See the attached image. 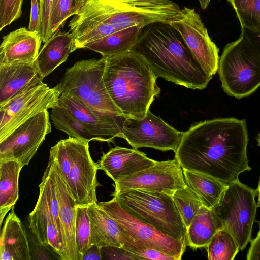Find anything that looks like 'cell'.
<instances>
[{
  "instance_id": "cell-2",
  "label": "cell",
  "mask_w": 260,
  "mask_h": 260,
  "mask_svg": "<svg viewBox=\"0 0 260 260\" xmlns=\"http://www.w3.org/2000/svg\"><path fill=\"white\" fill-rule=\"evenodd\" d=\"M148 26L132 50L157 78L187 88H205L212 77L204 70L179 34L168 23Z\"/></svg>"
},
{
  "instance_id": "cell-30",
  "label": "cell",
  "mask_w": 260,
  "mask_h": 260,
  "mask_svg": "<svg viewBox=\"0 0 260 260\" xmlns=\"http://www.w3.org/2000/svg\"><path fill=\"white\" fill-rule=\"evenodd\" d=\"M172 197L187 228L204 205L198 196L187 185L177 190Z\"/></svg>"
},
{
  "instance_id": "cell-12",
  "label": "cell",
  "mask_w": 260,
  "mask_h": 260,
  "mask_svg": "<svg viewBox=\"0 0 260 260\" xmlns=\"http://www.w3.org/2000/svg\"><path fill=\"white\" fill-rule=\"evenodd\" d=\"M169 24L179 34L204 70L213 77L218 69L219 49L199 14L194 9L184 7Z\"/></svg>"
},
{
  "instance_id": "cell-15",
  "label": "cell",
  "mask_w": 260,
  "mask_h": 260,
  "mask_svg": "<svg viewBox=\"0 0 260 260\" xmlns=\"http://www.w3.org/2000/svg\"><path fill=\"white\" fill-rule=\"evenodd\" d=\"M51 131L48 110L17 127L0 141V161L14 160L27 165Z\"/></svg>"
},
{
  "instance_id": "cell-9",
  "label": "cell",
  "mask_w": 260,
  "mask_h": 260,
  "mask_svg": "<svg viewBox=\"0 0 260 260\" xmlns=\"http://www.w3.org/2000/svg\"><path fill=\"white\" fill-rule=\"evenodd\" d=\"M217 72L223 91L237 99L250 95L260 86V58L241 35L224 48Z\"/></svg>"
},
{
  "instance_id": "cell-39",
  "label": "cell",
  "mask_w": 260,
  "mask_h": 260,
  "mask_svg": "<svg viewBox=\"0 0 260 260\" xmlns=\"http://www.w3.org/2000/svg\"><path fill=\"white\" fill-rule=\"evenodd\" d=\"M240 35L249 43L260 58V31H254L241 28Z\"/></svg>"
},
{
  "instance_id": "cell-42",
  "label": "cell",
  "mask_w": 260,
  "mask_h": 260,
  "mask_svg": "<svg viewBox=\"0 0 260 260\" xmlns=\"http://www.w3.org/2000/svg\"><path fill=\"white\" fill-rule=\"evenodd\" d=\"M256 140L257 141L258 145L260 147V133H259L256 137ZM257 196H258V201H257V206L260 207V178L259 181L258 182V185L257 188L256 190Z\"/></svg>"
},
{
  "instance_id": "cell-24",
  "label": "cell",
  "mask_w": 260,
  "mask_h": 260,
  "mask_svg": "<svg viewBox=\"0 0 260 260\" xmlns=\"http://www.w3.org/2000/svg\"><path fill=\"white\" fill-rule=\"evenodd\" d=\"M2 228L0 238L1 260L31 259L28 239L14 208L8 214Z\"/></svg>"
},
{
  "instance_id": "cell-38",
  "label": "cell",
  "mask_w": 260,
  "mask_h": 260,
  "mask_svg": "<svg viewBox=\"0 0 260 260\" xmlns=\"http://www.w3.org/2000/svg\"><path fill=\"white\" fill-rule=\"evenodd\" d=\"M40 3L39 0H31V9L28 29L40 34Z\"/></svg>"
},
{
  "instance_id": "cell-20",
  "label": "cell",
  "mask_w": 260,
  "mask_h": 260,
  "mask_svg": "<svg viewBox=\"0 0 260 260\" xmlns=\"http://www.w3.org/2000/svg\"><path fill=\"white\" fill-rule=\"evenodd\" d=\"M34 63L0 65V107L43 83Z\"/></svg>"
},
{
  "instance_id": "cell-5",
  "label": "cell",
  "mask_w": 260,
  "mask_h": 260,
  "mask_svg": "<svg viewBox=\"0 0 260 260\" xmlns=\"http://www.w3.org/2000/svg\"><path fill=\"white\" fill-rule=\"evenodd\" d=\"M50 118L54 127L69 137L108 143L121 138L125 119L122 115L93 110L65 94L60 95L52 109Z\"/></svg>"
},
{
  "instance_id": "cell-19",
  "label": "cell",
  "mask_w": 260,
  "mask_h": 260,
  "mask_svg": "<svg viewBox=\"0 0 260 260\" xmlns=\"http://www.w3.org/2000/svg\"><path fill=\"white\" fill-rule=\"evenodd\" d=\"M42 42L39 32L24 27L4 36L0 46V65L34 63Z\"/></svg>"
},
{
  "instance_id": "cell-31",
  "label": "cell",
  "mask_w": 260,
  "mask_h": 260,
  "mask_svg": "<svg viewBox=\"0 0 260 260\" xmlns=\"http://www.w3.org/2000/svg\"><path fill=\"white\" fill-rule=\"evenodd\" d=\"M234 9L241 27L260 31V0H227Z\"/></svg>"
},
{
  "instance_id": "cell-11",
  "label": "cell",
  "mask_w": 260,
  "mask_h": 260,
  "mask_svg": "<svg viewBox=\"0 0 260 260\" xmlns=\"http://www.w3.org/2000/svg\"><path fill=\"white\" fill-rule=\"evenodd\" d=\"M101 207L134 239L143 246L180 260L187 245L136 217L119 203L116 198L98 202Z\"/></svg>"
},
{
  "instance_id": "cell-10",
  "label": "cell",
  "mask_w": 260,
  "mask_h": 260,
  "mask_svg": "<svg viewBox=\"0 0 260 260\" xmlns=\"http://www.w3.org/2000/svg\"><path fill=\"white\" fill-rule=\"evenodd\" d=\"M256 191L239 180L228 185L217 205L212 209L222 221L224 228L235 238L240 250L251 240L257 204Z\"/></svg>"
},
{
  "instance_id": "cell-23",
  "label": "cell",
  "mask_w": 260,
  "mask_h": 260,
  "mask_svg": "<svg viewBox=\"0 0 260 260\" xmlns=\"http://www.w3.org/2000/svg\"><path fill=\"white\" fill-rule=\"evenodd\" d=\"M74 38L70 32H56L40 49L34 64L43 78L64 62L76 50Z\"/></svg>"
},
{
  "instance_id": "cell-43",
  "label": "cell",
  "mask_w": 260,
  "mask_h": 260,
  "mask_svg": "<svg viewBox=\"0 0 260 260\" xmlns=\"http://www.w3.org/2000/svg\"><path fill=\"white\" fill-rule=\"evenodd\" d=\"M202 10H205L208 6L211 0H199Z\"/></svg>"
},
{
  "instance_id": "cell-41",
  "label": "cell",
  "mask_w": 260,
  "mask_h": 260,
  "mask_svg": "<svg viewBox=\"0 0 260 260\" xmlns=\"http://www.w3.org/2000/svg\"><path fill=\"white\" fill-rule=\"evenodd\" d=\"M101 247L93 244L83 254L82 260H102Z\"/></svg>"
},
{
  "instance_id": "cell-22",
  "label": "cell",
  "mask_w": 260,
  "mask_h": 260,
  "mask_svg": "<svg viewBox=\"0 0 260 260\" xmlns=\"http://www.w3.org/2000/svg\"><path fill=\"white\" fill-rule=\"evenodd\" d=\"M92 244L100 247H123L132 237L126 231L106 213L98 203L88 207Z\"/></svg>"
},
{
  "instance_id": "cell-1",
  "label": "cell",
  "mask_w": 260,
  "mask_h": 260,
  "mask_svg": "<svg viewBox=\"0 0 260 260\" xmlns=\"http://www.w3.org/2000/svg\"><path fill=\"white\" fill-rule=\"evenodd\" d=\"M248 134L244 119L222 118L192 125L175 153L182 169L202 173L228 185L251 168L247 154Z\"/></svg>"
},
{
  "instance_id": "cell-6",
  "label": "cell",
  "mask_w": 260,
  "mask_h": 260,
  "mask_svg": "<svg viewBox=\"0 0 260 260\" xmlns=\"http://www.w3.org/2000/svg\"><path fill=\"white\" fill-rule=\"evenodd\" d=\"M89 141L74 137L59 140L50 150L76 206L98 203L97 164L92 160Z\"/></svg>"
},
{
  "instance_id": "cell-29",
  "label": "cell",
  "mask_w": 260,
  "mask_h": 260,
  "mask_svg": "<svg viewBox=\"0 0 260 260\" xmlns=\"http://www.w3.org/2000/svg\"><path fill=\"white\" fill-rule=\"evenodd\" d=\"M206 248L209 260H233L240 250L235 238L225 228L216 233Z\"/></svg>"
},
{
  "instance_id": "cell-7",
  "label": "cell",
  "mask_w": 260,
  "mask_h": 260,
  "mask_svg": "<svg viewBox=\"0 0 260 260\" xmlns=\"http://www.w3.org/2000/svg\"><path fill=\"white\" fill-rule=\"evenodd\" d=\"M105 64L104 57L77 61L67 69L55 86L61 94L68 95L89 109L122 115L103 81Z\"/></svg>"
},
{
  "instance_id": "cell-25",
  "label": "cell",
  "mask_w": 260,
  "mask_h": 260,
  "mask_svg": "<svg viewBox=\"0 0 260 260\" xmlns=\"http://www.w3.org/2000/svg\"><path fill=\"white\" fill-rule=\"evenodd\" d=\"M144 28L141 25L125 28L86 43L82 48L92 50L105 57L124 54L132 50Z\"/></svg>"
},
{
  "instance_id": "cell-3",
  "label": "cell",
  "mask_w": 260,
  "mask_h": 260,
  "mask_svg": "<svg viewBox=\"0 0 260 260\" xmlns=\"http://www.w3.org/2000/svg\"><path fill=\"white\" fill-rule=\"evenodd\" d=\"M104 57L103 81L112 102L125 118H144L160 93L157 77L133 50Z\"/></svg>"
},
{
  "instance_id": "cell-34",
  "label": "cell",
  "mask_w": 260,
  "mask_h": 260,
  "mask_svg": "<svg viewBox=\"0 0 260 260\" xmlns=\"http://www.w3.org/2000/svg\"><path fill=\"white\" fill-rule=\"evenodd\" d=\"M23 0H0V30L22 15Z\"/></svg>"
},
{
  "instance_id": "cell-14",
  "label": "cell",
  "mask_w": 260,
  "mask_h": 260,
  "mask_svg": "<svg viewBox=\"0 0 260 260\" xmlns=\"http://www.w3.org/2000/svg\"><path fill=\"white\" fill-rule=\"evenodd\" d=\"M180 132L152 114L149 110L142 119L125 118L121 138L134 148L149 147L176 152L182 139Z\"/></svg>"
},
{
  "instance_id": "cell-27",
  "label": "cell",
  "mask_w": 260,
  "mask_h": 260,
  "mask_svg": "<svg viewBox=\"0 0 260 260\" xmlns=\"http://www.w3.org/2000/svg\"><path fill=\"white\" fill-rule=\"evenodd\" d=\"M185 183L199 197L203 204L213 209L223 195L228 185L207 174L183 169Z\"/></svg>"
},
{
  "instance_id": "cell-40",
  "label": "cell",
  "mask_w": 260,
  "mask_h": 260,
  "mask_svg": "<svg viewBox=\"0 0 260 260\" xmlns=\"http://www.w3.org/2000/svg\"><path fill=\"white\" fill-rule=\"evenodd\" d=\"M259 231L256 237L250 241V246L248 251L247 260H260V221H257Z\"/></svg>"
},
{
  "instance_id": "cell-32",
  "label": "cell",
  "mask_w": 260,
  "mask_h": 260,
  "mask_svg": "<svg viewBox=\"0 0 260 260\" xmlns=\"http://www.w3.org/2000/svg\"><path fill=\"white\" fill-rule=\"evenodd\" d=\"M88 207L76 206V208L75 240L80 260L85 251L92 245Z\"/></svg>"
},
{
  "instance_id": "cell-21",
  "label": "cell",
  "mask_w": 260,
  "mask_h": 260,
  "mask_svg": "<svg viewBox=\"0 0 260 260\" xmlns=\"http://www.w3.org/2000/svg\"><path fill=\"white\" fill-rule=\"evenodd\" d=\"M156 161L136 149L116 146L103 153L97 164L114 182L149 168Z\"/></svg>"
},
{
  "instance_id": "cell-4",
  "label": "cell",
  "mask_w": 260,
  "mask_h": 260,
  "mask_svg": "<svg viewBox=\"0 0 260 260\" xmlns=\"http://www.w3.org/2000/svg\"><path fill=\"white\" fill-rule=\"evenodd\" d=\"M180 10L171 0H85L68 27L77 30L105 24L120 30L136 25L169 24Z\"/></svg>"
},
{
  "instance_id": "cell-8",
  "label": "cell",
  "mask_w": 260,
  "mask_h": 260,
  "mask_svg": "<svg viewBox=\"0 0 260 260\" xmlns=\"http://www.w3.org/2000/svg\"><path fill=\"white\" fill-rule=\"evenodd\" d=\"M113 197L136 217L187 245V228L172 196L129 190Z\"/></svg>"
},
{
  "instance_id": "cell-28",
  "label": "cell",
  "mask_w": 260,
  "mask_h": 260,
  "mask_svg": "<svg viewBox=\"0 0 260 260\" xmlns=\"http://www.w3.org/2000/svg\"><path fill=\"white\" fill-rule=\"evenodd\" d=\"M14 160L0 161V225L19 198V177L22 168Z\"/></svg>"
},
{
  "instance_id": "cell-37",
  "label": "cell",
  "mask_w": 260,
  "mask_h": 260,
  "mask_svg": "<svg viewBox=\"0 0 260 260\" xmlns=\"http://www.w3.org/2000/svg\"><path fill=\"white\" fill-rule=\"evenodd\" d=\"M103 259H141L136 255L122 247L114 246L101 247Z\"/></svg>"
},
{
  "instance_id": "cell-33",
  "label": "cell",
  "mask_w": 260,
  "mask_h": 260,
  "mask_svg": "<svg viewBox=\"0 0 260 260\" xmlns=\"http://www.w3.org/2000/svg\"><path fill=\"white\" fill-rule=\"evenodd\" d=\"M85 0H54L51 16L52 36L62 28L67 20L77 14L84 6Z\"/></svg>"
},
{
  "instance_id": "cell-35",
  "label": "cell",
  "mask_w": 260,
  "mask_h": 260,
  "mask_svg": "<svg viewBox=\"0 0 260 260\" xmlns=\"http://www.w3.org/2000/svg\"><path fill=\"white\" fill-rule=\"evenodd\" d=\"M122 248L136 255L141 259L175 260L174 258L157 250L143 246L134 238L126 242Z\"/></svg>"
},
{
  "instance_id": "cell-26",
  "label": "cell",
  "mask_w": 260,
  "mask_h": 260,
  "mask_svg": "<svg viewBox=\"0 0 260 260\" xmlns=\"http://www.w3.org/2000/svg\"><path fill=\"white\" fill-rule=\"evenodd\" d=\"M223 228V224L214 211L203 205L187 228V245L194 249L206 247L216 233Z\"/></svg>"
},
{
  "instance_id": "cell-44",
  "label": "cell",
  "mask_w": 260,
  "mask_h": 260,
  "mask_svg": "<svg viewBox=\"0 0 260 260\" xmlns=\"http://www.w3.org/2000/svg\"><path fill=\"white\" fill-rule=\"evenodd\" d=\"M41 2H42V0H39L40 6V4H41Z\"/></svg>"
},
{
  "instance_id": "cell-36",
  "label": "cell",
  "mask_w": 260,
  "mask_h": 260,
  "mask_svg": "<svg viewBox=\"0 0 260 260\" xmlns=\"http://www.w3.org/2000/svg\"><path fill=\"white\" fill-rule=\"evenodd\" d=\"M54 0H42L40 12V34L42 42L46 43L51 37V16Z\"/></svg>"
},
{
  "instance_id": "cell-17",
  "label": "cell",
  "mask_w": 260,
  "mask_h": 260,
  "mask_svg": "<svg viewBox=\"0 0 260 260\" xmlns=\"http://www.w3.org/2000/svg\"><path fill=\"white\" fill-rule=\"evenodd\" d=\"M39 187L38 201L28 216L29 228L39 244L48 246L47 238V223L51 217L62 236L59 215V204L50 167L48 164ZM63 238V237H62Z\"/></svg>"
},
{
  "instance_id": "cell-18",
  "label": "cell",
  "mask_w": 260,
  "mask_h": 260,
  "mask_svg": "<svg viewBox=\"0 0 260 260\" xmlns=\"http://www.w3.org/2000/svg\"><path fill=\"white\" fill-rule=\"evenodd\" d=\"M49 165L59 204V215L62 229L63 256L62 260H80L75 240L76 206L56 165L50 158Z\"/></svg>"
},
{
  "instance_id": "cell-16",
  "label": "cell",
  "mask_w": 260,
  "mask_h": 260,
  "mask_svg": "<svg viewBox=\"0 0 260 260\" xmlns=\"http://www.w3.org/2000/svg\"><path fill=\"white\" fill-rule=\"evenodd\" d=\"M60 92L43 83L0 107V141L22 123L57 105Z\"/></svg>"
},
{
  "instance_id": "cell-13",
  "label": "cell",
  "mask_w": 260,
  "mask_h": 260,
  "mask_svg": "<svg viewBox=\"0 0 260 260\" xmlns=\"http://www.w3.org/2000/svg\"><path fill=\"white\" fill-rule=\"evenodd\" d=\"M114 196L129 190L173 196L186 186L183 169L176 158L156 163L145 169L114 182Z\"/></svg>"
}]
</instances>
